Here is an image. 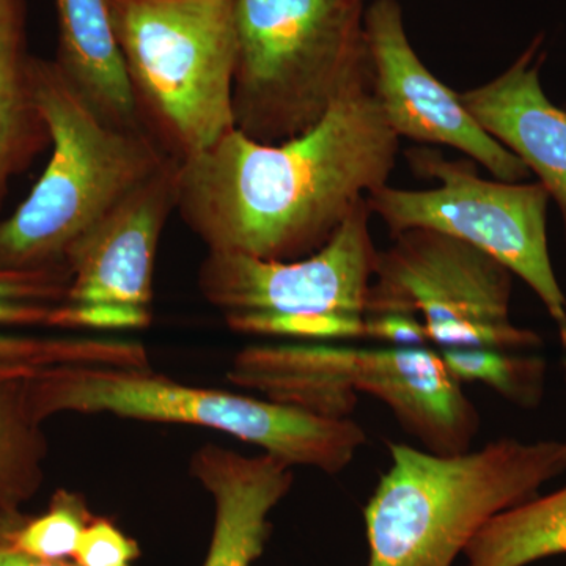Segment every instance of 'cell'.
<instances>
[{
    "label": "cell",
    "mask_w": 566,
    "mask_h": 566,
    "mask_svg": "<svg viewBox=\"0 0 566 566\" xmlns=\"http://www.w3.org/2000/svg\"><path fill=\"white\" fill-rule=\"evenodd\" d=\"M398 150L374 81L359 82L294 139L263 145L233 129L181 161L177 210L208 252L293 262L329 243L387 186Z\"/></svg>",
    "instance_id": "obj_1"
},
{
    "label": "cell",
    "mask_w": 566,
    "mask_h": 566,
    "mask_svg": "<svg viewBox=\"0 0 566 566\" xmlns=\"http://www.w3.org/2000/svg\"><path fill=\"white\" fill-rule=\"evenodd\" d=\"M364 509L367 566H452L475 535L566 472V441L499 439L460 455L389 444Z\"/></svg>",
    "instance_id": "obj_2"
},
{
    "label": "cell",
    "mask_w": 566,
    "mask_h": 566,
    "mask_svg": "<svg viewBox=\"0 0 566 566\" xmlns=\"http://www.w3.org/2000/svg\"><path fill=\"white\" fill-rule=\"evenodd\" d=\"M364 0H234V129L277 145L374 81Z\"/></svg>",
    "instance_id": "obj_3"
},
{
    "label": "cell",
    "mask_w": 566,
    "mask_h": 566,
    "mask_svg": "<svg viewBox=\"0 0 566 566\" xmlns=\"http://www.w3.org/2000/svg\"><path fill=\"white\" fill-rule=\"evenodd\" d=\"M227 379L327 419H352L359 394L371 395L438 455L469 452L480 431L474 403L441 354L427 346L252 345L234 354Z\"/></svg>",
    "instance_id": "obj_4"
},
{
    "label": "cell",
    "mask_w": 566,
    "mask_h": 566,
    "mask_svg": "<svg viewBox=\"0 0 566 566\" xmlns=\"http://www.w3.org/2000/svg\"><path fill=\"white\" fill-rule=\"evenodd\" d=\"M31 82L52 155L28 199L0 222V268L69 270L71 245L172 158L150 134L99 120L54 61L32 55Z\"/></svg>",
    "instance_id": "obj_5"
},
{
    "label": "cell",
    "mask_w": 566,
    "mask_h": 566,
    "mask_svg": "<svg viewBox=\"0 0 566 566\" xmlns=\"http://www.w3.org/2000/svg\"><path fill=\"white\" fill-rule=\"evenodd\" d=\"M29 408L43 423L59 412L111 415L144 422L186 423L222 431L290 465L335 475L367 434L353 419H327L248 395L175 382L151 368L62 365L25 381Z\"/></svg>",
    "instance_id": "obj_6"
},
{
    "label": "cell",
    "mask_w": 566,
    "mask_h": 566,
    "mask_svg": "<svg viewBox=\"0 0 566 566\" xmlns=\"http://www.w3.org/2000/svg\"><path fill=\"white\" fill-rule=\"evenodd\" d=\"M234 0H107L142 126L178 163L233 132Z\"/></svg>",
    "instance_id": "obj_7"
},
{
    "label": "cell",
    "mask_w": 566,
    "mask_h": 566,
    "mask_svg": "<svg viewBox=\"0 0 566 566\" xmlns=\"http://www.w3.org/2000/svg\"><path fill=\"white\" fill-rule=\"evenodd\" d=\"M370 218L365 200L329 243L293 262L208 252L199 270L200 293L237 333L319 344L363 338L378 255Z\"/></svg>",
    "instance_id": "obj_8"
},
{
    "label": "cell",
    "mask_w": 566,
    "mask_h": 566,
    "mask_svg": "<svg viewBox=\"0 0 566 566\" xmlns=\"http://www.w3.org/2000/svg\"><path fill=\"white\" fill-rule=\"evenodd\" d=\"M409 166L438 181L427 191L385 186L368 193L371 214L390 233L431 229L474 244L523 279L558 326L566 324V297L547 248L551 196L542 182L485 180L472 161H453L442 153L411 150Z\"/></svg>",
    "instance_id": "obj_9"
},
{
    "label": "cell",
    "mask_w": 566,
    "mask_h": 566,
    "mask_svg": "<svg viewBox=\"0 0 566 566\" xmlns=\"http://www.w3.org/2000/svg\"><path fill=\"white\" fill-rule=\"evenodd\" d=\"M513 275L493 255L452 234L403 230L376 255L365 316L415 315L439 349L535 348L538 335L510 319Z\"/></svg>",
    "instance_id": "obj_10"
},
{
    "label": "cell",
    "mask_w": 566,
    "mask_h": 566,
    "mask_svg": "<svg viewBox=\"0 0 566 566\" xmlns=\"http://www.w3.org/2000/svg\"><path fill=\"white\" fill-rule=\"evenodd\" d=\"M374 62V93L398 137L447 145L485 167L495 180L523 182L531 170L465 111L460 93L431 73L409 41L398 0H375L365 10Z\"/></svg>",
    "instance_id": "obj_11"
},
{
    "label": "cell",
    "mask_w": 566,
    "mask_h": 566,
    "mask_svg": "<svg viewBox=\"0 0 566 566\" xmlns=\"http://www.w3.org/2000/svg\"><path fill=\"white\" fill-rule=\"evenodd\" d=\"M180 163L169 159L93 223L66 255V304H122L150 308L156 252L177 210Z\"/></svg>",
    "instance_id": "obj_12"
},
{
    "label": "cell",
    "mask_w": 566,
    "mask_h": 566,
    "mask_svg": "<svg viewBox=\"0 0 566 566\" xmlns=\"http://www.w3.org/2000/svg\"><path fill=\"white\" fill-rule=\"evenodd\" d=\"M542 43L538 36L501 76L461 92L460 99L491 137L538 175L566 221V109L543 91Z\"/></svg>",
    "instance_id": "obj_13"
},
{
    "label": "cell",
    "mask_w": 566,
    "mask_h": 566,
    "mask_svg": "<svg viewBox=\"0 0 566 566\" xmlns=\"http://www.w3.org/2000/svg\"><path fill=\"white\" fill-rule=\"evenodd\" d=\"M191 474L214 499V528L203 566H252L270 536V513L292 490L293 465L262 453L245 457L223 447H200Z\"/></svg>",
    "instance_id": "obj_14"
},
{
    "label": "cell",
    "mask_w": 566,
    "mask_h": 566,
    "mask_svg": "<svg viewBox=\"0 0 566 566\" xmlns=\"http://www.w3.org/2000/svg\"><path fill=\"white\" fill-rule=\"evenodd\" d=\"M55 7L59 50L54 62L71 87L112 128L147 133L137 114L107 0H55Z\"/></svg>",
    "instance_id": "obj_15"
},
{
    "label": "cell",
    "mask_w": 566,
    "mask_h": 566,
    "mask_svg": "<svg viewBox=\"0 0 566 566\" xmlns=\"http://www.w3.org/2000/svg\"><path fill=\"white\" fill-rule=\"evenodd\" d=\"M24 0H0V205L10 181L51 144L31 82Z\"/></svg>",
    "instance_id": "obj_16"
},
{
    "label": "cell",
    "mask_w": 566,
    "mask_h": 566,
    "mask_svg": "<svg viewBox=\"0 0 566 566\" xmlns=\"http://www.w3.org/2000/svg\"><path fill=\"white\" fill-rule=\"evenodd\" d=\"M566 554V486L494 516L465 547L468 566H527Z\"/></svg>",
    "instance_id": "obj_17"
},
{
    "label": "cell",
    "mask_w": 566,
    "mask_h": 566,
    "mask_svg": "<svg viewBox=\"0 0 566 566\" xmlns=\"http://www.w3.org/2000/svg\"><path fill=\"white\" fill-rule=\"evenodd\" d=\"M62 365L150 368V357L139 342L125 338L0 334V385Z\"/></svg>",
    "instance_id": "obj_18"
},
{
    "label": "cell",
    "mask_w": 566,
    "mask_h": 566,
    "mask_svg": "<svg viewBox=\"0 0 566 566\" xmlns=\"http://www.w3.org/2000/svg\"><path fill=\"white\" fill-rule=\"evenodd\" d=\"M25 381L0 385V512H18L44 480L48 441L29 408Z\"/></svg>",
    "instance_id": "obj_19"
},
{
    "label": "cell",
    "mask_w": 566,
    "mask_h": 566,
    "mask_svg": "<svg viewBox=\"0 0 566 566\" xmlns=\"http://www.w3.org/2000/svg\"><path fill=\"white\" fill-rule=\"evenodd\" d=\"M458 381L482 382L512 403L532 408L545 392V360L504 349H439Z\"/></svg>",
    "instance_id": "obj_20"
},
{
    "label": "cell",
    "mask_w": 566,
    "mask_h": 566,
    "mask_svg": "<svg viewBox=\"0 0 566 566\" xmlns=\"http://www.w3.org/2000/svg\"><path fill=\"white\" fill-rule=\"evenodd\" d=\"M92 520L82 495L59 490L43 515L25 517L20 510L7 513L6 534L10 545L22 554L44 560H69Z\"/></svg>",
    "instance_id": "obj_21"
},
{
    "label": "cell",
    "mask_w": 566,
    "mask_h": 566,
    "mask_svg": "<svg viewBox=\"0 0 566 566\" xmlns=\"http://www.w3.org/2000/svg\"><path fill=\"white\" fill-rule=\"evenodd\" d=\"M151 323L150 308L122 304H59L51 327L63 329H142Z\"/></svg>",
    "instance_id": "obj_22"
},
{
    "label": "cell",
    "mask_w": 566,
    "mask_h": 566,
    "mask_svg": "<svg viewBox=\"0 0 566 566\" xmlns=\"http://www.w3.org/2000/svg\"><path fill=\"white\" fill-rule=\"evenodd\" d=\"M71 281L66 268L50 270H2L0 268V301L9 303L63 304Z\"/></svg>",
    "instance_id": "obj_23"
},
{
    "label": "cell",
    "mask_w": 566,
    "mask_h": 566,
    "mask_svg": "<svg viewBox=\"0 0 566 566\" xmlns=\"http://www.w3.org/2000/svg\"><path fill=\"white\" fill-rule=\"evenodd\" d=\"M137 543L103 517H93L82 531L73 562L77 566H133Z\"/></svg>",
    "instance_id": "obj_24"
},
{
    "label": "cell",
    "mask_w": 566,
    "mask_h": 566,
    "mask_svg": "<svg viewBox=\"0 0 566 566\" xmlns=\"http://www.w3.org/2000/svg\"><path fill=\"white\" fill-rule=\"evenodd\" d=\"M385 342L398 348H422L430 345L423 323L415 315L378 314L364 316V337Z\"/></svg>",
    "instance_id": "obj_25"
},
{
    "label": "cell",
    "mask_w": 566,
    "mask_h": 566,
    "mask_svg": "<svg viewBox=\"0 0 566 566\" xmlns=\"http://www.w3.org/2000/svg\"><path fill=\"white\" fill-rule=\"evenodd\" d=\"M57 305L0 301V326H51Z\"/></svg>",
    "instance_id": "obj_26"
},
{
    "label": "cell",
    "mask_w": 566,
    "mask_h": 566,
    "mask_svg": "<svg viewBox=\"0 0 566 566\" xmlns=\"http://www.w3.org/2000/svg\"><path fill=\"white\" fill-rule=\"evenodd\" d=\"M7 513L0 512V566H77L69 560H44V558L28 556L14 549L7 539Z\"/></svg>",
    "instance_id": "obj_27"
}]
</instances>
